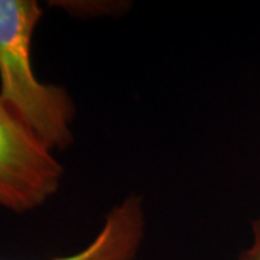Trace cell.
<instances>
[{
    "label": "cell",
    "mask_w": 260,
    "mask_h": 260,
    "mask_svg": "<svg viewBox=\"0 0 260 260\" xmlns=\"http://www.w3.org/2000/svg\"><path fill=\"white\" fill-rule=\"evenodd\" d=\"M239 260H260V217L251 225V244Z\"/></svg>",
    "instance_id": "obj_4"
},
{
    "label": "cell",
    "mask_w": 260,
    "mask_h": 260,
    "mask_svg": "<svg viewBox=\"0 0 260 260\" xmlns=\"http://www.w3.org/2000/svg\"><path fill=\"white\" fill-rule=\"evenodd\" d=\"M44 9L35 0H0V100L47 146H71L75 107L68 91L37 78L30 45Z\"/></svg>",
    "instance_id": "obj_1"
},
{
    "label": "cell",
    "mask_w": 260,
    "mask_h": 260,
    "mask_svg": "<svg viewBox=\"0 0 260 260\" xmlns=\"http://www.w3.org/2000/svg\"><path fill=\"white\" fill-rule=\"evenodd\" d=\"M146 214L139 195H127L107 213L99 233L81 250L52 260H135L143 242Z\"/></svg>",
    "instance_id": "obj_3"
},
{
    "label": "cell",
    "mask_w": 260,
    "mask_h": 260,
    "mask_svg": "<svg viewBox=\"0 0 260 260\" xmlns=\"http://www.w3.org/2000/svg\"><path fill=\"white\" fill-rule=\"evenodd\" d=\"M62 177L52 149L0 100V207L32 211L58 192Z\"/></svg>",
    "instance_id": "obj_2"
}]
</instances>
